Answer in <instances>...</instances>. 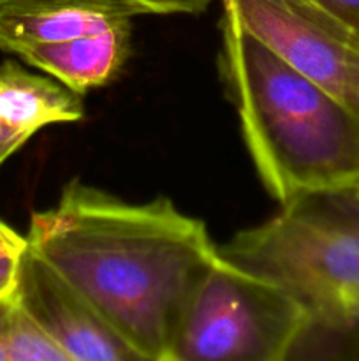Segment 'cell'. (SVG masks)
Instances as JSON below:
<instances>
[{
    "mask_svg": "<svg viewBox=\"0 0 359 361\" xmlns=\"http://www.w3.org/2000/svg\"><path fill=\"white\" fill-rule=\"evenodd\" d=\"M25 240L141 361H171L187 303L218 257L206 224L169 197L129 203L81 180L32 214Z\"/></svg>",
    "mask_w": 359,
    "mask_h": 361,
    "instance_id": "cell-1",
    "label": "cell"
},
{
    "mask_svg": "<svg viewBox=\"0 0 359 361\" xmlns=\"http://www.w3.org/2000/svg\"><path fill=\"white\" fill-rule=\"evenodd\" d=\"M220 32V80L270 196L284 204L308 190L359 182V130L351 109L227 11Z\"/></svg>",
    "mask_w": 359,
    "mask_h": 361,
    "instance_id": "cell-2",
    "label": "cell"
},
{
    "mask_svg": "<svg viewBox=\"0 0 359 361\" xmlns=\"http://www.w3.org/2000/svg\"><path fill=\"white\" fill-rule=\"evenodd\" d=\"M218 252L291 295L308 326L344 330L359 300V182L299 194Z\"/></svg>",
    "mask_w": 359,
    "mask_h": 361,
    "instance_id": "cell-3",
    "label": "cell"
},
{
    "mask_svg": "<svg viewBox=\"0 0 359 361\" xmlns=\"http://www.w3.org/2000/svg\"><path fill=\"white\" fill-rule=\"evenodd\" d=\"M306 326L291 295L218 252L187 303L171 361L289 360Z\"/></svg>",
    "mask_w": 359,
    "mask_h": 361,
    "instance_id": "cell-4",
    "label": "cell"
},
{
    "mask_svg": "<svg viewBox=\"0 0 359 361\" xmlns=\"http://www.w3.org/2000/svg\"><path fill=\"white\" fill-rule=\"evenodd\" d=\"M222 4L224 11L271 53L348 108L359 34L341 37L273 0H222Z\"/></svg>",
    "mask_w": 359,
    "mask_h": 361,
    "instance_id": "cell-5",
    "label": "cell"
},
{
    "mask_svg": "<svg viewBox=\"0 0 359 361\" xmlns=\"http://www.w3.org/2000/svg\"><path fill=\"white\" fill-rule=\"evenodd\" d=\"M13 298L70 361H141L101 314L28 247L20 254Z\"/></svg>",
    "mask_w": 359,
    "mask_h": 361,
    "instance_id": "cell-6",
    "label": "cell"
},
{
    "mask_svg": "<svg viewBox=\"0 0 359 361\" xmlns=\"http://www.w3.org/2000/svg\"><path fill=\"white\" fill-rule=\"evenodd\" d=\"M141 11L125 0H0V49L18 55L132 23Z\"/></svg>",
    "mask_w": 359,
    "mask_h": 361,
    "instance_id": "cell-7",
    "label": "cell"
},
{
    "mask_svg": "<svg viewBox=\"0 0 359 361\" xmlns=\"http://www.w3.org/2000/svg\"><path fill=\"white\" fill-rule=\"evenodd\" d=\"M83 118V95L16 60L0 63V168L44 127Z\"/></svg>",
    "mask_w": 359,
    "mask_h": 361,
    "instance_id": "cell-8",
    "label": "cell"
},
{
    "mask_svg": "<svg viewBox=\"0 0 359 361\" xmlns=\"http://www.w3.org/2000/svg\"><path fill=\"white\" fill-rule=\"evenodd\" d=\"M132 55V23L60 42L35 44L18 53L27 66L42 71L84 95L115 81Z\"/></svg>",
    "mask_w": 359,
    "mask_h": 361,
    "instance_id": "cell-9",
    "label": "cell"
},
{
    "mask_svg": "<svg viewBox=\"0 0 359 361\" xmlns=\"http://www.w3.org/2000/svg\"><path fill=\"white\" fill-rule=\"evenodd\" d=\"M6 361H70L58 344L21 309L11 295Z\"/></svg>",
    "mask_w": 359,
    "mask_h": 361,
    "instance_id": "cell-10",
    "label": "cell"
},
{
    "mask_svg": "<svg viewBox=\"0 0 359 361\" xmlns=\"http://www.w3.org/2000/svg\"><path fill=\"white\" fill-rule=\"evenodd\" d=\"M273 2L280 4L285 9L292 11V13H298L301 16L308 18L313 23L320 25V27L327 28V30L334 32V34L341 35V37H354L355 32H352L351 28L345 27L344 23H340L338 20H334L329 13L322 9L320 6H317L313 0H273Z\"/></svg>",
    "mask_w": 359,
    "mask_h": 361,
    "instance_id": "cell-11",
    "label": "cell"
},
{
    "mask_svg": "<svg viewBox=\"0 0 359 361\" xmlns=\"http://www.w3.org/2000/svg\"><path fill=\"white\" fill-rule=\"evenodd\" d=\"M143 14H201L213 0H125Z\"/></svg>",
    "mask_w": 359,
    "mask_h": 361,
    "instance_id": "cell-12",
    "label": "cell"
},
{
    "mask_svg": "<svg viewBox=\"0 0 359 361\" xmlns=\"http://www.w3.org/2000/svg\"><path fill=\"white\" fill-rule=\"evenodd\" d=\"M334 20L359 34V0H313Z\"/></svg>",
    "mask_w": 359,
    "mask_h": 361,
    "instance_id": "cell-13",
    "label": "cell"
},
{
    "mask_svg": "<svg viewBox=\"0 0 359 361\" xmlns=\"http://www.w3.org/2000/svg\"><path fill=\"white\" fill-rule=\"evenodd\" d=\"M20 254L21 250L11 249V247L0 243V300L14 291Z\"/></svg>",
    "mask_w": 359,
    "mask_h": 361,
    "instance_id": "cell-14",
    "label": "cell"
},
{
    "mask_svg": "<svg viewBox=\"0 0 359 361\" xmlns=\"http://www.w3.org/2000/svg\"><path fill=\"white\" fill-rule=\"evenodd\" d=\"M345 328H347L351 356H359V300L348 310L347 319H345Z\"/></svg>",
    "mask_w": 359,
    "mask_h": 361,
    "instance_id": "cell-15",
    "label": "cell"
},
{
    "mask_svg": "<svg viewBox=\"0 0 359 361\" xmlns=\"http://www.w3.org/2000/svg\"><path fill=\"white\" fill-rule=\"evenodd\" d=\"M0 243L16 250H23L25 247H27V240H25V236L18 235L13 228L4 224L2 221H0Z\"/></svg>",
    "mask_w": 359,
    "mask_h": 361,
    "instance_id": "cell-16",
    "label": "cell"
},
{
    "mask_svg": "<svg viewBox=\"0 0 359 361\" xmlns=\"http://www.w3.org/2000/svg\"><path fill=\"white\" fill-rule=\"evenodd\" d=\"M11 295L0 300V361H6V330L11 309Z\"/></svg>",
    "mask_w": 359,
    "mask_h": 361,
    "instance_id": "cell-17",
    "label": "cell"
},
{
    "mask_svg": "<svg viewBox=\"0 0 359 361\" xmlns=\"http://www.w3.org/2000/svg\"><path fill=\"white\" fill-rule=\"evenodd\" d=\"M348 109L354 115L355 123H358L359 130V39H358V67H355V76H354V87H352V95H351V104Z\"/></svg>",
    "mask_w": 359,
    "mask_h": 361,
    "instance_id": "cell-18",
    "label": "cell"
}]
</instances>
